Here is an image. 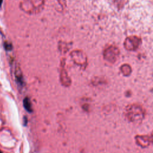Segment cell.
<instances>
[{
  "instance_id": "1",
  "label": "cell",
  "mask_w": 153,
  "mask_h": 153,
  "mask_svg": "<svg viewBox=\"0 0 153 153\" xmlns=\"http://www.w3.org/2000/svg\"><path fill=\"white\" fill-rule=\"evenodd\" d=\"M23 106L24 108L27 110L28 112H30L32 111V106H31V103L28 97H25L23 100Z\"/></svg>"
},
{
  "instance_id": "2",
  "label": "cell",
  "mask_w": 153,
  "mask_h": 153,
  "mask_svg": "<svg viewBox=\"0 0 153 153\" xmlns=\"http://www.w3.org/2000/svg\"><path fill=\"white\" fill-rule=\"evenodd\" d=\"M2 1H3V0H0V6L1 5V4H2Z\"/></svg>"
},
{
  "instance_id": "3",
  "label": "cell",
  "mask_w": 153,
  "mask_h": 153,
  "mask_svg": "<svg viewBox=\"0 0 153 153\" xmlns=\"http://www.w3.org/2000/svg\"><path fill=\"white\" fill-rule=\"evenodd\" d=\"M0 153H2V152H1V151H0Z\"/></svg>"
}]
</instances>
